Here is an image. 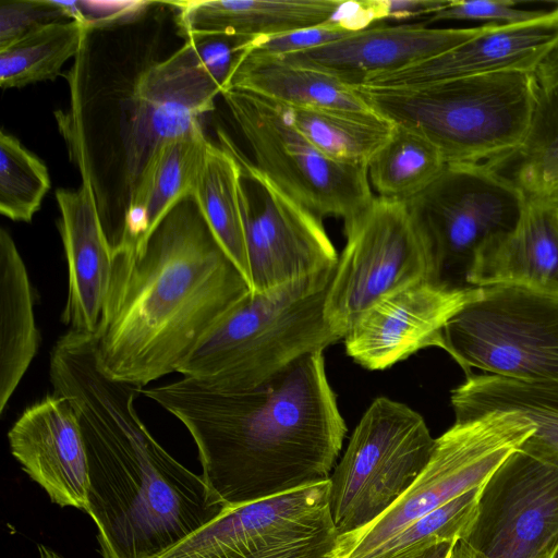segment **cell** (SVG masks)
Wrapping results in <instances>:
<instances>
[{"label": "cell", "mask_w": 558, "mask_h": 558, "mask_svg": "<svg viewBox=\"0 0 558 558\" xmlns=\"http://www.w3.org/2000/svg\"><path fill=\"white\" fill-rule=\"evenodd\" d=\"M138 392L186 427L202 476L225 507L328 481L348 430L323 352L245 392L214 391L185 377Z\"/></svg>", "instance_id": "obj_3"}, {"label": "cell", "mask_w": 558, "mask_h": 558, "mask_svg": "<svg viewBox=\"0 0 558 558\" xmlns=\"http://www.w3.org/2000/svg\"><path fill=\"white\" fill-rule=\"evenodd\" d=\"M486 558H548L558 546V459L522 445L481 488L464 539Z\"/></svg>", "instance_id": "obj_14"}, {"label": "cell", "mask_w": 558, "mask_h": 558, "mask_svg": "<svg viewBox=\"0 0 558 558\" xmlns=\"http://www.w3.org/2000/svg\"><path fill=\"white\" fill-rule=\"evenodd\" d=\"M184 40L198 64L215 81L222 93L238 60L256 39L206 33L190 35Z\"/></svg>", "instance_id": "obj_34"}, {"label": "cell", "mask_w": 558, "mask_h": 558, "mask_svg": "<svg viewBox=\"0 0 558 558\" xmlns=\"http://www.w3.org/2000/svg\"><path fill=\"white\" fill-rule=\"evenodd\" d=\"M547 10H529L512 0H450L427 17L426 24L446 21H480L487 24H517L536 19Z\"/></svg>", "instance_id": "obj_36"}, {"label": "cell", "mask_w": 558, "mask_h": 558, "mask_svg": "<svg viewBox=\"0 0 558 558\" xmlns=\"http://www.w3.org/2000/svg\"><path fill=\"white\" fill-rule=\"evenodd\" d=\"M534 112L521 150L500 170L530 201H542L558 187V43L532 72ZM504 174V173H502Z\"/></svg>", "instance_id": "obj_27"}, {"label": "cell", "mask_w": 558, "mask_h": 558, "mask_svg": "<svg viewBox=\"0 0 558 558\" xmlns=\"http://www.w3.org/2000/svg\"><path fill=\"white\" fill-rule=\"evenodd\" d=\"M87 28L77 20L51 23L0 48V86L21 88L54 80L78 52Z\"/></svg>", "instance_id": "obj_31"}, {"label": "cell", "mask_w": 558, "mask_h": 558, "mask_svg": "<svg viewBox=\"0 0 558 558\" xmlns=\"http://www.w3.org/2000/svg\"><path fill=\"white\" fill-rule=\"evenodd\" d=\"M449 558H486L476 549H474L468 542L464 539L458 541L449 555Z\"/></svg>", "instance_id": "obj_39"}, {"label": "cell", "mask_w": 558, "mask_h": 558, "mask_svg": "<svg viewBox=\"0 0 558 558\" xmlns=\"http://www.w3.org/2000/svg\"><path fill=\"white\" fill-rule=\"evenodd\" d=\"M46 165L13 135L0 132V213L31 222L50 189Z\"/></svg>", "instance_id": "obj_33"}, {"label": "cell", "mask_w": 558, "mask_h": 558, "mask_svg": "<svg viewBox=\"0 0 558 558\" xmlns=\"http://www.w3.org/2000/svg\"><path fill=\"white\" fill-rule=\"evenodd\" d=\"M456 421L492 411L515 412L534 426L524 445L558 459V379L526 381L473 374L451 391Z\"/></svg>", "instance_id": "obj_25"}, {"label": "cell", "mask_w": 558, "mask_h": 558, "mask_svg": "<svg viewBox=\"0 0 558 558\" xmlns=\"http://www.w3.org/2000/svg\"><path fill=\"white\" fill-rule=\"evenodd\" d=\"M342 0H187L169 2L179 34L270 38L330 21Z\"/></svg>", "instance_id": "obj_22"}, {"label": "cell", "mask_w": 558, "mask_h": 558, "mask_svg": "<svg viewBox=\"0 0 558 558\" xmlns=\"http://www.w3.org/2000/svg\"><path fill=\"white\" fill-rule=\"evenodd\" d=\"M61 1L14 0L0 2V48L45 25L70 21Z\"/></svg>", "instance_id": "obj_35"}, {"label": "cell", "mask_w": 558, "mask_h": 558, "mask_svg": "<svg viewBox=\"0 0 558 558\" xmlns=\"http://www.w3.org/2000/svg\"><path fill=\"white\" fill-rule=\"evenodd\" d=\"M298 131L329 158L367 167L390 138L395 124L373 112L284 106Z\"/></svg>", "instance_id": "obj_29"}, {"label": "cell", "mask_w": 558, "mask_h": 558, "mask_svg": "<svg viewBox=\"0 0 558 558\" xmlns=\"http://www.w3.org/2000/svg\"><path fill=\"white\" fill-rule=\"evenodd\" d=\"M527 198L507 175L472 166H446L422 193L407 202L423 226L434 255L436 281L470 287L476 254L492 238L512 230Z\"/></svg>", "instance_id": "obj_12"}, {"label": "cell", "mask_w": 558, "mask_h": 558, "mask_svg": "<svg viewBox=\"0 0 558 558\" xmlns=\"http://www.w3.org/2000/svg\"><path fill=\"white\" fill-rule=\"evenodd\" d=\"M12 456L61 507L86 511L88 463L78 412L61 395L26 408L8 433Z\"/></svg>", "instance_id": "obj_18"}, {"label": "cell", "mask_w": 558, "mask_h": 558, "mask_svg": "<svg viewBox=\"0 0 558 558\" xmlns=\"http://www.w3.org/2000/svg\"><path fill=\"white\" fill-rule=\"evenodd\" d=\"M481 488L412 521L365 558H423L438 545L465 539L476 520Z\"/></svg>", "instance_id": "obj_32"}, {"label": "cell", "mask_w": 558, "mask_h": 558, "mask_svg": "<svg viewBox=\"0 0 558 558\" xmlns=\"http://www.w3.org/2000/svg\"><path fill=\"white\" fill-rule=\"evenodd\" d=\"M439 150L421 134L395 124L386 144L369 161L368 179L378 197L409 202L444 171Z\"/></svg>", "instance_id": "obj_30"}, {"label": "cell", "mask_w": 558, "mask_h": 558, "mask_svg": "<svg viewBox=\"0 0 558 558\" xmlns=\"http://www.w3.org/2000/svg\"><path fill=\"white\" fill-rule=\"evenodd\" d=\"M329 480L225 509L158 558H336Z\"/></svg>", "instance_id": "obj_13"}, {"label": "cell", "mask_w": 558, "mask_h": 558, "mask_svg": "<svg viewBox=\"0 0 558 558\" xmlns=\"http://www.w3.org/2000/svg\"><path fill=\"white\" fill-rule=\"evenodd\" d=\"M435 439L408 405L379 397L365 411L329 477V506L338 536L383 514L426 466Z\"/></svg>", "instance_id": "obj_9"}, {"label": "cell", "mask_w": 558, "mask_h": 558, "mask_svg": "<svg viewBox=\"0 0 558 558\" xmlns=\"http://www.w3.org/2000/svg\"><path fill=\"white\" fill-rule=\"evenodd\" d=\"M209 144L197 128L158 146L143 169L114 252L141 246L167 213L193 194Z\"/></svg>", "instance_id": "obj_23"}, {"label": "cell", "mask_w": 558, "mask_h": 558, "mask_svg": "<svg viewBox=\"0 0 558 558\" xmlns=\"http://www.w3.org/2000/svg\"><path fill=\"white\" fill-rule=\"evenodd\" d=\"M252 292L336 267L339 255L323 219L281 192L236 145Z\"/></svg>", "instance_id": "obj_15"}, {"label": "cell", "mask_w": 558, "mask_h": 558, "mask_svg": "<svg viewBox=\"0 0 558 558\" xmlns=\"http://www.w3.org/2000/svg\"><path fill=\"white\" fill-rule=\"evenodd\" d=\"M53 392L78 412L88 463L86 512L102 558H158L225 506L151 436L134 408L138 388L99 367L94 335L69 329L49 360Z\"/></svg>", "instance_id": "obj_2"}, {"label": "cell", "mask_w": 558, "mask_h": 558, "mask_svg": "<svg viewBox=\"0 0 558 558\" xmlns=\"http://www.w3.org/2000/svg\"><path fill=\"white\" fill-rule=\"evenodd\" d=\"M26 265L11 234L0 230V414L37 354L39 331Z\"/></svg>", "instance_id": "obj_26"}, {"label": "cell", "mask_w": 558, "mask_h": 558, "mask_svg": "<svg viewBox=\"0 0 558 558\" xmlns=\"http://www.w3.org/2000/svg\"><path fill=\"white\" fill-rule=\"evenodd\" d=\"M538 202H544L548 205L558 208V187L555 189L546 198Z\"/></svg>", "instance_id": "obj_42"}, {"label": "cell", "mask_w": 558, "mask_h": 558, "mask_svg": "<svg viewBox=\"0 0 558 558\" xmlns=\"http://www.w3.org/2000/svg\"><path fill=\"white\" fill-rule=\"evenodd\" d=\"M534 430L515 412L456 421L435 439L426 466L391 507L366 526L338 536L336 558H365L412 521L483 486Z\"/></svg>", "instance_id": "obj_8"}, {"label": "cell", "mask_w": 558, "mask_h": 558, "mask_svg": "<svg viewBox=\"0 0 558 558\" xmlns=\"http://www.w3.org/2000/svg\"><path fill=\"white\" fill-rule=\"evenodd\" d=\"M466 282L518 284L558 294V208L527 199L517 226L478 251Z\"/></svg>", "instance_id": "obj_21"}, {"label": "cell", "mask_w": 558, "mask_h": 558, "mask_svg": "<svg viewBox=\"0 0 558 558\" xmlns=\"http://www.w3.org/2000/svg\"><path fill=\"white\" fill-rule=\"evenodd\" d=\"M354 32L341 29L332 20L314 27L290 32L270 38L256 39L248 50L270 56H287L325 46Z\"/></svg>", "instance_id": "obj_37"}, {"label": "cell", "mask_w": 558, "mask_h": 558, "mask_svg": "<svg viewBox=\"0 0 558 558\" xmlns=\"http://www.w3.org/2000/svg\"><path fill=\"white\" fill-rule=\"evenodd\" d=\"M481 293L422 279L384 295L344 336L345 351L367 369H385L421 349L440 348L449 319Z\"/></svg>", "instance_id": "obj_16"}, {"label": "cell", "mask_w": 558, "mask_h": 558, "mask_svg": "<svg viewBox=\"0 0 558 558\" xmlns=\"http://www.w3.org/2000/svg\"><path fill=\"white\" fill-rule=\"evenodd\" d=\"M440 348L461 366L499 377L558 379V294L518 284L481 287L441 331Z\"/></svg>", "instance_id": "obj_7"}, {"label": "cell", "mask_w": 558, "mask_h": 558, "mask_svg": "<svg viewBox=\"0 0 558 558\" xmlns=\"http://www.w3.org/2000/svg\"><path fill=\"white\" fill-rule=\"evenodd\" d=\"M58 228L68 266V296L61 320L95 335L109 294L114 256L88 184L58 189Z\"/></svg>", "instance_id": "obj_20"}, {"label": "cell", "mask_w": 558, "mask_h": 558, "mask_svg": "<svg viewBox=\"0 0 558 558\" xmlns=\"http://www.w3.org/2000/svg\"><path fill=\"white\" fill-rule=\"evenodd\" d=\"M548 558H558V546L556 547V549L549 555Z\"/></svg>", "instance_id": "obj_43"}, {"label": "cell", "mask_w": 558, "mask_h": 558, "mask_svg": "<svg viewBox=\"0 0 558 558\" xmlns=\"http://www.w3.org/2000/svg\"><path fill=\"white\" fill-rule=\"evenodd\" d=\"M456 543H444L430 549L423 558H449L450 551Z\"/></svg>", "instance_id": "obj_40"}, {"label": "cell", "mask_w": 558, "mask_h": 558, "mask_svg": "<svg viewBox=\"0 0 558 558\" xmlns=\"http://www.w3.org/2000/svg\"><path fill=\"white\" fill-rule=\"evenodd\" d=\"M557 43L558 3L536 19L517 24H495L442 54L369 77L360 86L408 88L483 73L533 72Z\"/></svg>", "instance_id": "obj_19"}, {"label": "cell", "mask_w": 558, "mask_h": 558, "mask_svg": "<svg viewBox=\"0 0 558 558\" xmlns=\"http://www.w3.org/2000/svg\"><path fill=\"white\" fill-rule=\"evenodd\" d=\"M246 142L253 163L281 192L320 219L350 220L375 195L367 167L338 162L310 143L283 105L229 88L220 95Z\"/></svg>", "instance_id": "obj_10"}, {"label": "cell", "mask_w": 558, "mask_h": 558, "mask_svg": "<svg viewBox=\"0 0 558 558\" xmlns=\"http://www.w3.org/2000/svg\"><path fill=\"white\" fill-rule=\"evenodd\" d=\"M450 0H363L359 12L364 28L383 21H402L430 16Z\"/></svg>", "instance_id": "obj_38"}, {"label": "cell", "mask_w": 558, "mask_h": 558, "mask_svg": "<svg viewBox=\"0 0 558 558\" xmlns=\"http://www.w3.org/2000/svg\"><path fill=\"white\" fill-rule=\"evenodd\" d=\"M229 88L248 92L287 107L374 111L354 87L332 76L292 64L278 56L248 49L233 68L226 89Z\"/></svg>", "instance_id": "obj_24"}, {"label": "cell", "mask_w": 558, "mask_h": 558, "mask_svg": "<svg viewBox=\"0 0 558 558\" xmlns=\"http://www.w3.org/2000/svg\"><path fill=\"white\" fill-rule=\"evenodd\" d=\"M352 87L377 114L428 140L447 166L500 171L525 144L534 112L532 72L483 73L408 88Z\"/></svg>", "instance_id": "obj_5"}, {"label": "cell", "mask_w": 558, "mask_h": 558, "mask_svg": "<svg viewBox=\"0 0 558 558\" xmlns=\"http://www.w3.org/2000/svg\"><path fill=\"white\" fill-rule=\"evenodd\" d=\"M221 145L210 142L193 196L214 235L250 283L241 202V166L219 133ZM251 286V284H250Z\"/></svg>", "instance_id": "obj_28"}, {"label": "cell", "mask_w": 558, "mask_h": 558, "mask_svg": "<svg viewBox=\"0 0 558 558\" xmlns=\"http://www.w3.org/2000/svg\"><path fill=\"white\" fill-rule=\"evenodd\" d=\"M347 243L326 299V316L344 338L373 303L412 282L436 281L428 236L407 202L375 196L344 222Z\"/></svg>", "instance_id": "obj_11"}, {"label": "cell", "mask_w": 558, "mask_h": 558, "mask_svg": "<svg viewBox=\"0 0 558 558\" xmlns=\"http://www.w3.org/2000/svg\"><path fill=\"white\" fill-rule=\"evenodd\" d=\"M494 25L430 27L424 22L374 26L325 46L278 57L325 73L349 86H360L369 77L396 72L442 54Z\"/></svg>", "instance_id": "obj_17"}, {"label": "cell", "mask_w": 558, "mask_h": 558, "mask_svg": "<svg viewBox=\"0 0 558 558\" xmlns=\"http://www.w3.org/2000/svg\"><path fill=\"white\" fill-rule=\"evenodd\" d=\"M38 554L39 558H64L59 553L44 544H38Z\"/></svg>", "instance_id": "obj_41"}, {"label": "cell", "mask_w": 558, "mask_h": 558, "mask_svg": "<svg viewBox=\"0 0 558 558\" xmlns=\"http://www.w3.org/2000/svg\"><path fill=\"white\" fill-rule=\"evenodd\" d=\"M168 2L88 27L66 74L70 104L54 112L82 183L93 191L112 250L141 174L165 141L203 128L220 87L183 43L161 57Z\"/></svg>", "instance_id": "obj_1"}, {"label": "cell", "mask_w": 558, "mask_h": 558, "mask_svg": "<svg viewBox=\"0 0 558 558\" xmlns=\"http://www.w3.org/2000/svg\"><path fill=\"white\" fill-rule=\"evenodd\" d=\"M335 270L251 292L202 339L177 373L214 391L245 392L299 359L324 352L343 339L326 316Z\"/></svg>", "instance_id": "obj_6"}, {"label": "cell", "mask_w": 558, "mask_h": 558, "mask_svg": "<svg viewBox=\"0 0 558 558\" xmlns=\"http://www.w3.org/2000/svg\"><path fill=\"white\" fill-rule=\"evenodd\" d=\"M113 256L94 335L96 357L109 378L138 389L177 372L252 292L193 195L175 204L141 246Z\"/></svg>", "instance_id": "obj_4"}]
</instances>
